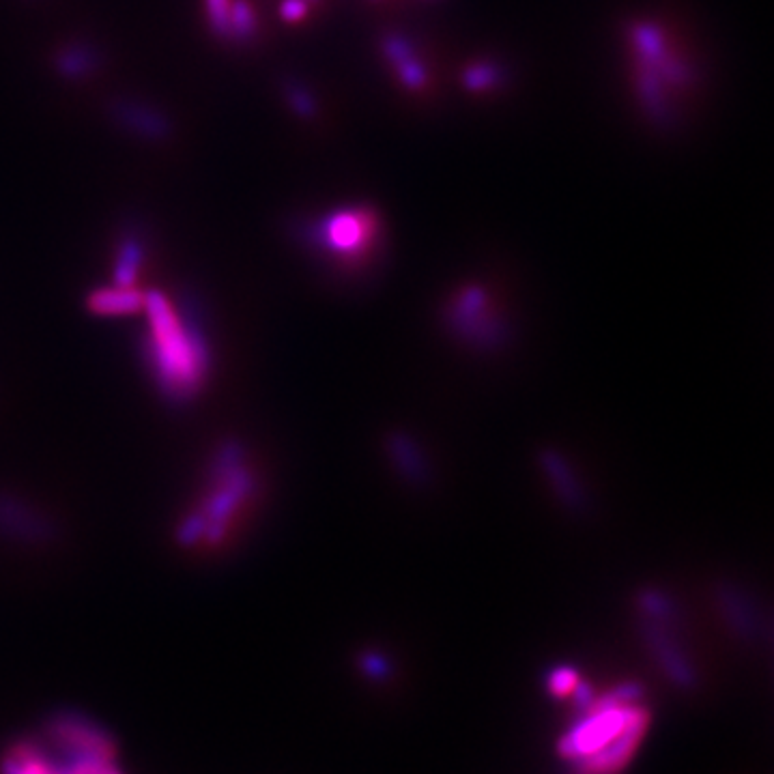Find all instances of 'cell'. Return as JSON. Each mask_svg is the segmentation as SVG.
Wrapping results in <instances>:
<instances>
[{"label":"cell","instance_id":"3957f363","mask_svg":"<svg viewBox=\"0 0 774 774\" xmlns=\"http://www.w3.org/2000/svg\"><path fill=\"white\" fill-rule=\"evenodd\" d=\"M635 50L639 52V95L652 114L661 117L665 110V82L684 84L688 71L667 50L663 31L654 24H637L633 31Z\"/></svg>","mask_w":774,"mask_h":774},{"label":"cell","instance_id":"7a4b0ae2","mask_svg":"<svg viewBox=\"0 0 774 774\" xmlns=\"http://www.w3.org/2000/svg\"><path fill=\"white\" fill-rule=\"evenodd\" d=\"M145 312L157 383L170 398L194 396L207 377V349L203 340L160 291L147 293Z\"/></svg>","mask_w":774,"mask_h":774},{"label":"cell","instance_id":"4fadbf2b","mask_svg":"<svg viewBox=\"0 0 774 774\" xmlns=\"http://www.w3.org/2000/svg\"><path fill=\"white\" fill-rule=\"evenodd\" d=\"M289 99L301 117H310V114H314V99L308 91L295 86V89H291V93H289Z\"/></svg>","mask_w":774,"mask_h":774},{"label":"cell","instance_id":"5bb4252c","mask_svg":"<svg viewBox=\"0 0 774 774\" xmlns=\"http://www.w3.org/2000/svg\"><path fill=\"white\" fill-rule=\"evenodd\" d=\"M551 688H553V693H557V695H568L572 688H575V676H572L570 671L568 673L559 671L551 680Z\"/></svg>","mask_w":774,"mask_h":774},{"label":"cell","instance_id":"ba28073f","mask_svg":"<svg viewBox=\"0 0 774 774\" xmlns=\"http://www.w3.org/2000/svg\"><path fill=\"white\" fill-rule=\"evenodd\" d=\"M256 33V13L248 0H233L231 5V37L248 39Z\"/></svg>","mask_w":774,"mask_h":774},{"label":"cell","instance_id":"6da1fadb","mask_svg":"<svg viewBox=\"0 0 774 774\" xmlns=\"http://www.w3.org/2000/svg\"><path fill=\"white\" fill-rule=\"evenodd\" d=\"M645 725L648 714L622 691L605 706L587 710L559 742V753L575 764L579 774H615L637 751Z\"/></svg>","mask_w":774,"mask_h":774},{"label":"cell","instance_id":"8992f818","mask_svg":"<svg viewBox=\"0 0 774 774\" xmlns=\"http://www.w3.org/2000/svg\"><path fill=\"white\" fill-rule=\"evenodd\" d=\"M385 56L392 61V65L398 71V78L403 82L407 89L411 91H420L428 82V74L424 65L418 61V56L413 54L409 43L403 37H390L383 43Z\"/></svg>","mask_w":774,"mask_h":774},{"label":"cell","instance_id":"277c9868","mask_svg":"<svg viewBox=\"0 0 774 774\" xmlns=\"http://www.w3.org/2000/svg\"><path fill=\"white\" fill-rule=\"evenodd\" d=\"M377 235L375 215L366 209H344L329 215L321 228L327 250L340 256H360Z\"/></svg>","mask_w":774,"mask_h":774},{"label":"cell","instance_id":"7c38bea8","mask_svg":"<svg viewBox=\"0 0 774 774\" xmlns=\"http://www.w3.org/2000/svg\"><path fill=\"white\" fill-rule=\"evenodd\" d=\"M310 11V3L306 0H284L280 5V16L284 22H301Z\"/></svg>","mask_w":774,"mask_h":774},{"label":"cell","instance_id":"5b68a950","mask_svg":"<svg viewBox=\"0 0 774 774\" xmlns=\"http://www.w3.org/2000/svg\"><path fill=\"white\" fill-rule=\"evenodd\" d=\"M145 293L138 291L136 286H119L114 284L110 289H99L89 297V308L102 317H125L145 310Z\"/></svg>","mask_w":774,"mask_h":774},{"label":"cell","instance_id":"9a60e30c","mask_svg":"<svg viewBox=\"0 0 774 774\" xmlns=\"http://www.w3.org/2000/svg\"><path fill=\"white\" fill-rule=\"evenodd\" d=\"M306 3H317V0H306Z\"/></svg>","mask_w":774,"mask_h":774},{"label":"cell","instance_id":"9c48e42d","mask_svg":"<svg viewBox=\"0 0 774 774\" xmlns=\"http://www.w3.org/2000/svg\"><path fill=\"white\" fill-rule=\"evenodd\" d=\"M231 5L233 0H205L209 24L222 37H231Z\"/></svg>","mask_w":774,"mask_h":774},{"label":"cell","instance_id":"52a82bcc","mask_svg":"<svg viewBox=\"0 0 774 774\" xmlns=\"http://www.w3.org/2000/svg\"><path fill=\"white\" fill-rule=\"evenodd\" d=\"M142 263V248L136 239H129L123 243L119 261H117V284L119 286H134L138 269Z\"/></svg>","mask_w":774,"mask_h":774},{"label":"cell","instance_id":"30bf717a","mask_svg":"<svg viewBox=\"0 0 774 774\" xmlns=\"http://www.w3.org/2000/svg\"><path fill=\"white\" fill-rule=\"evenodd\" d=\"M497 80H499V74L491 65H473L463 76V82L469 91H486L491 89L493 84H497Z\"/></svg>","mask_w":774,"mask_h":774},{"label":"cell","instance_id":"8fae6325","mask_svg":"<svg viewBox=\"0 0 774 774\" xmlns=\"http://www.w3.org/2000/svg\"><path fill=\"white\" fill-rule=\"evenodd\" d=\"M59 67L67 76L84 74L89 69V54H84V50H69L59 59Z\"/></svg>","mask_w":774,"mask_h":774}]
</instances>
